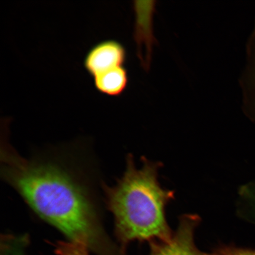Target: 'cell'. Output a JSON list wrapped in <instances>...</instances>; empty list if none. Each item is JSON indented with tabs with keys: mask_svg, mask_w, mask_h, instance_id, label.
<instances>
[{
	"mask_svg": "<svg viewBox=\"0 0 255 255\" xmlns=\"http://www.w3.org/2000/svg\"><path fill=\"white\" fill-rule=\"evenodd\" d=\"M4 132L1 146L4 179L43 221L69 241L82 242L98 255H124L104 229L87 181L62 162L22 157Z\"/></svg>",
	"mask_w": 255,
	"mask_h": 255,
	"instance_id": "obj_1",
	"label": "cell"
},
{
	"mask_svg": "<svg viewBox=\"0 0 255 255\" xmlns=\"http://www.w3.org/2000/svg\"><path fill=\"white\" fill-rule=\"evenodd\" d=\"M136 168L128 155L123 177L114 186L103 185L105 201L114 217L115 234L123 253L130 242L166 241L173 236L166 218V207L174 199L173 191L158 181L160 162L141 158Z\"/></svg>",
	"mask_w": 255,
	"mask_h": 255,
	"instance_id": "obj_2",
	"label": "cell"
},
{
	"mask_svg": "<svg viewBox=\"0 0 255 255\" xmlns=\"http://www.w3.org/2000/svg\"><path fill=\"white\" fill-rule=\"evenodd\" d=\"M200 222L201 219L197 215L180 216L177 230L170 239L149 243V255H207L197 248L194 242V234Z\"/></svg>",
	"mask_w": 255,
	"mask_h": 255,
	"instance_id": "obj_3",
	"label": "cell"
},
{
	"mask_svg": "<svg viewBox=\"0 0 255 255\" xmlns=\"http://www.w3.org/2000/svg\"><path fill=\"white\" fill-rule=\"evenodd\" d=\"M127 59L126 48L116 40L101 41L92 47L84 60V68L95 76L110 70L124 66Z\"/></svg>",
	"mask_w": 255,
	"mask_h": 255,
	"instance_id": "obj_4",
	"label": "cell"
},
{
	"mask_svg": "<svg viewBox=\"0 0 255 255\" xmlns=\"http://www.w3.org/2000/svg\"><path fill=\"white\" fill-rule=\"evenodd\" d=\"M96 90L111 97L122 95L127 88L129 76L127 70L121 66L101 73L93 78Z\"/></svg>",
	"mask_w": 255,
	"mask_h": 255,
	"instance_id": "obj_5",
	"label": "cell"
},
{
	"mask_svg": "<svg viewBox=\"0 0 255 255\" xmlns=\"http://www.w3.org/2000/svg\"><path fill=\"white\" fill-rule=\"evenodd\" d=\"M241 85L244 92V109L247 113H255V25L248 43L247 65L241 79Z\"/></svg>",
	"mask_w": 255,
	"mask_h": 255,
	"instance_id": "obj_6",
	"label": "cell"
},
{
	"mask_svg": "<svg viewBox=\"0 0 255 255\" xmlns=\"http://www.w3.org/2000/svg\"><path fill=\"white\" fill-rule=\"evenodd\" d=\"M28 237L26 235L2 236L0 255H25V248L28 245Z\"/></svg>",
	"mask_w": 255,
	"mask_h": 255,
	"instance_id": "obj_7",
	"label": "cell"
},
{
	"mask_svg": "<svg viewBox=\"0 0 255 255\" xmlns=\"http://www.w3.org/2000/svg\"><path fill=\"white\" fill-rule=\"evenodd\" d=\"M87 245L79 242H58L55 246L57 255H89Z\"/></svg>",
	"mask_w": 255,
	"mask_h": 255,
	"instance_id": "obj_8",
	"label": "cell"
},
{
	"mask_svg": "<svg viewBox=\"0 0 255 255\" xmlns=\"http://www.w3.org/2000/svg\"><path fill=\"white\" fill-rule=\"evenodd\" d=\"M207 255H255V251L232 246H221Z\"/></svg>",
	"mask_w": 255,
	"mask_h": 255,
	"instance_id": "obj_9",
	"label": "cell"
}]
</instances>
